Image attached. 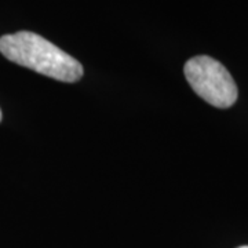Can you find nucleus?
<instances>
[{"label": "nucleus", "mask_w": 248, "mask_h": 248, "mask_svg": "<svg viewBox=\"0 0 248 248\" xmlns=\"http://www.w3.org/2000/svg\"><path fill=\"white\" fill-rule=\"evenodd\" d=\"M184 73L196 94L215 108L226 109L237 101V86L229 71L221 62L208 55L190 58Z\"/></svg>", "instance_id": "2"}, {"label": "nucleus", "mask_w": 248, "mask_h": 248, "mask_svg": "<svg viewBox=\"0 0 248 248\" xmlns=\"http://www.w3.org/2000/svg\"><path fill=\"white\" fill-rule=\"evenodd\" d=\"M239 248H248V246H243V247H239Z\"/></svg>", "instance_id": "4"}, {"label": "nucleus", "mask_w": 248, "mask_h": 248, "mask_svg": "<svg viewBox=\"0 0 248 248\" xmlns=\"http://www.w3.org/2000/svg\"><path fill=\"white\" fill-rule=\"evenodd\" d=\"M0 122H1V109H0Z\"/></svg>", "instance_id": "3"}, {"label": "nucleus", "mask_w": 248, "mask_h": 248, "mask_svg": "<svg viewBox=\"0 0 248 248\" xmlns=\"http://www.w3.org/2000/svg\"><path fill=\"white\" fill-rule=\"evenodd\" d=\"M0 53L9 61L58 81L75 83L84 73L81 63L76 58L43 36L28 31L1 36Z\"/></svg>", "instance_id": "1"}]
</instances>
